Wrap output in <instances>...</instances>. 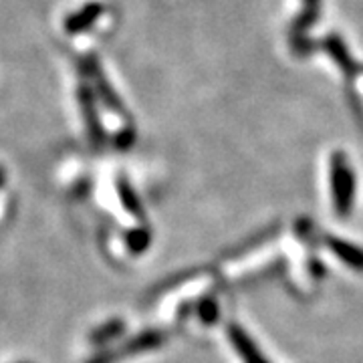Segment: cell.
<instances>
[{
    "mask_svg": "<svg viewBox=\"0 0 363 363\" xmlns=\"http://www.w3.org/2000/svg\"><path fill=\"white\" fill-rule=\"evenodd\" d=\"M147 240H150V236L145 230H138V233L130 234V247L135 250V252H140L143 248H147Z\"/></svg>",
    "mask_w": 363,
    "mask_h": 363,
    "instance_id": "cell-5",
    "label": "cell"
},
{
    "mask_svg": "<svg viewBox=\"0 0 363 363\" xmlns=\"http://www.w3.org/2000/svg\"><path fill=\"white\" fill-rule=\"evenodd\" d=\"M327 245L347 267L355 269V271H363V248L355 247V245H351L347 240L333 238V236L327 238Z\"/></svg>",
    "mask_w": 363,
    "mask_h": 363,
    "instance_id": "cell-3",
    "label": "cell"
},
{
    "mask_svg": "<svg viewBox=\"0 0 363 363\" xmlns=\"http://www.w3.org/2000/svg\"><path fill=\"white\" fill-rule=\"evenodd\" d=\"M331 192H333V206L339 218L350 216L355 194V178L345 164V157L335 154L331 162Z\"/></svg>",
    "mask_w": 363,
    "mask_h": 363,
    "instance_id": "cell-1",
    "label": "cell"
},
{
    "mask_svg": "<svg viewBox=\"0 0 363 363\" xmlns=\"http://www.w3.org/2000/svg\"><path fill=\"white\" fill-rule=\"evenodd\" d=\"M200 317H202V321L204 323H214L216 321V317H218V307H216V303L210 298V301H204L202 305H200Z\"/></svg>",
    "mask_w": 363,
    "mask_h": 363,
    "instance_id": "cell-4",
    "label": "cell"
},
{
    "mask_svg": "<svg viewBox=\"0 0 363 363\" xmlns=\"http://www.w3.org/2000/svg\"><path fill=\"white\" fill-rule=\"evenodd\" d=\"M121 329H123V325L119 323V321H116V325L109 323V325H107V327H104V329H99V331H97V333L93 335V337H95V339H93V341H105V339H109V337H111V335H117V333H119Z\"/></svg>",
    "mask_w": 363,
    "mask_h": 363,
    "instance_id": "cell-6",
    "label": "cell"
},
{
    "mask_svg": "<svg viewBox=\"0 0 363 363\" xmlns=\"http://www.w3.org/2000/svg\"><path fill=\"white\" fill-rule=\"evenodd\" d=\"M228 337H230L234 350L238 351V355L242 357V362L245 363H269L262 357L260 350L255 345V341L248 337V333L242 327L230 325V327H228Z\"/></svg>",
    "mask_w": 363,
    "mask_h": 363,
    "instance_id": "cell-2",
    "label": "cell"
}]
</instances>
